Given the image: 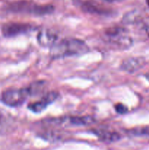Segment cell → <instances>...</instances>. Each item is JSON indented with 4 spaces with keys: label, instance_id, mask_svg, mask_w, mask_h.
Returning <instances> with one entry per match:
<instances>
[{
    "label": "cell",
    "instance_id": "1",
    "mask_svg": "<svg viewBox=\"0 0 149 150\" xmlns=\"http://www.w3.org/2000/svg\"><path fill=\"white\" fill-rule=\"evenodd\" d=\"M89 51V47L84 41L75 38H67L56 42L51 47V57L64 58L72 56L82 55Z\"/></svg>",
    "mask_w": 149,
    "mask_h": 150
},
{
    "label": "cell",
    "instance_id": "2",
    "mask_svg": "<svg viewBox=\"0 0 149 150\" xmlns=\"http://www.w3.org/2000/svg\"><path fill=\"white\" fill-rule=\"evenodd\" d=\"M8 9L14 13H28L34 16H45L53 13V6L51 4H37L34 1L20 0L9 4Z\"/></svg>",
    "mask_w": 149,
    "mask_h": 150
},
{
    "label": "cell",
    "instance_id": "3",
    "mask_svg": "<svg viewBox=\"0 0 149 150\" xmlns=\"http://www.w3.org/2000/svg\"><path fill=\"white\" fill-rule=\"evenodd\" d=\"M107 40L111 44L121 48H127L131 45V38L126 34V30L121 27H111L107 29L104 32Z\"/></svg>",
    "mask_w": 149,
    "mask_h": 150
},
{
    "label": "cell",
    "instance_id": "4",
    "mask_svg": "<svg viewBox=\"0 0 149 150\" xmlns=\"http://www.w3.org/2000/svg\"><path fill=\"white\" fill-rule=\"evenodd\" d=\"M29 97L27 88L24 89H9L1 95V100L7 105L12 107L19 106Z\"/></svg>",
    "mask_w": 149,
    "mask_h": 150
},
{
    "label": "cell",
    "instance_id": "5",
    "mask_svg": "<svg viewBox=\"0 0 149 150\" xmlns=\"http://www.w3.org/2000/svg\"><path fill=\"white\" fill-rule=\"evenodd\" d=\"M58 93L56 92H47L44 95L40 100L31 103L28 105V108L34 113H40L47 108L49 104L53 103L58 98Z\"/></svg>",
    "mask_w": 149,
    "mask_h": 150
},
{
    "label": "cell",
    "instance_id": "6",
    "mask_svg": "<svg viewBox=\"0 0 149 150\" xmlns=\"http://www.w3.org/2000/svg\"><path fill=\"white\" fill-rule=\"evenodd\" d=\"M32 26L28 23H8L2 27V33L5 37H14L16 35L26 33L32 29Z\"/></svg>",
    "mask_w": 149,
    "mask_h": 150
},
{
    "label": "cell",
    "instance_id": "7",
    "mask_svg": "<svg viewBox=\"0 0 149 150\" xmlns=\"http://www.w3.org/2000/svg\"><path fill=\"white\" fill-rule=\"evenodd\" d=\"M37 42L42 47H51L57 42L58 35L49 29H42L37 36Z\"/></svg>",
    "mask_w": 149,
    "mask_h": 150
},
{
    "label": "cell",
    "instance_id": "8",
    "mask_svg": "<svg viewBox=\"0 0 149 150\" xmlns=\"http://www.w3.org/2000/svg\"><path fill=\"white\" fill-rule=\"evenodd\" d=\"M145 64V59L142 57H130L121 62V68L127 73H134Z\"/></svg>",
    "mask_w": 149,
    "mask_h": 150
},
{
    "label": "cell",
    "instance_id": "9",
    "mask_svg": "<svg viewBox=\"0 0 149 150\" xmlns=\"http://www.w3.org/2000/svg\"><path fill=\"white\" fill-rule=\"evenodd\" d=\"M80 7L83 11L91 14L96 15H109L110 11L101 6L99 4L91 1H80Z\"/></svg>",
    "mask_w": 149,
    "mask_h": 150
},
{
    "label": "cell",
    "instance_id": "10",
    "mask_svg": "<svg viewBox=\"0 0 149 150\" xmlns=\"http://www.w3.org/2000/svg\"><path fill=\"white\" fill-rule=\"evenodd\" d=\"M93 134L96 135L101 141L105 142H115L121 139L119 133L110 130H105V129H97V130H92Z\"/></svg>",
    "mask_w": 149,
    "mask_h": 150
},
{
    "label": "cell",
    "instance_id": "11",
    "mask_svg": "<svg viewBox=\"0 0 149 150\" xmlns=\"http://www.w3.org/2000/svg\"><path fill=\"white\" fill-rule=\"evenodd\" d=\"M45 85H46V83L45 81H37L33 82L27 87L29 96H35V95L42 93L45 90Z\"/></svg>",
    "mask_w": 149,
    "mask_h": 150
},
{
    "label": "cell",
    "instance_id": "12",
    "mask_svg": "<svg viewBox=\"0 0 149 150\" xmlns=\"http://www.w3.org/2000/svg\"><path fill=\"white\" fill-rule=\"evenodd\" d=\"M13 128V121L9 116H5L2 114L0 117V134H4L11 131Z\"/></svg>",
    "mask_w": 149,
    "mask_h": 150
},
{
    "label": "cell",
    "instance_id": "13",
    "mask_svg": "<svg viewBox=\"0 0 149 150\" xmlns=\"http://www.w3.org/2000/svg\"><path fill=\"white\" fill-rule=\"evenodd\" d=\"M128 133L133 136H145L149 137V125L131 129V130H128Z\"/></svg>",
    "mask_w": 149,
    "mask_h": 150
},
{
    "label": "cell",
    "instance_id": "14",
    "mask_svg": "<svg viewBox=\"0 0 149 150\" xmlns=\"http://www.w3.org/2000/svg\"><path fill=\"white\" fill-rule=\"evenodd\" d=\"M115 110L118 114H125L128 111V108L122 103H118L115 105Z\"/></svg>",
    "mask_w": 149,
    "mask_h": 150
},
{
    "label": "cell",
    "instance_id": "15",
    "mask_svg": "<svg viewBox=\"0 0 149 150\" xmlns=\"http://www.w3.org/2000/svg\"><path fill=\"white\" fill-rule=\"evenodd\" d=\"M103 1H107V2H113V1H117V0H103Z\"/></svg>",
    "mask_w": 149,
    "mask_h": 150
},
{
    "label": "cell",
    "instance_id": "16",
    "mask_svg": "<svg viewBox=\"0 0 149 150\" xmlns=\"http://www.w3.org/2000/svg\"><path fill=\"white\" fill-rule=\"evenodd\" d=\"M146 2H147V4L149 6V0H146Z\"/></svg>",
    "mask_w": 149,
    "mask_h": 150
}]
</instances>
